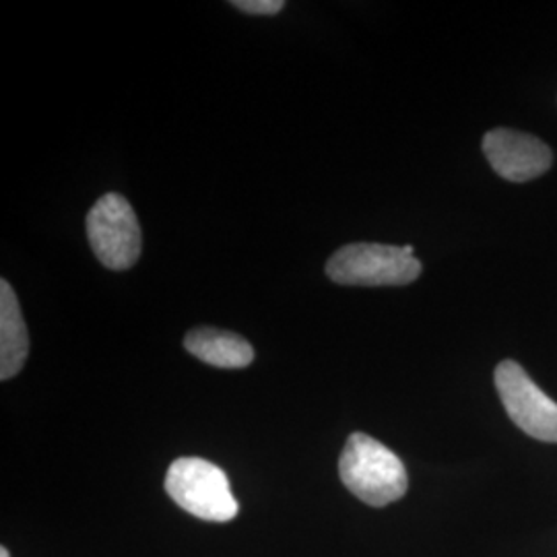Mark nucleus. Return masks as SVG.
<instances>
[{
    "mask_svg": "<svg viewBox=\"0 0 557 557\" xmlns=\"http://www.w3.org/2000/svg\"><path fill=\"white\" fill-rule=\"evenodd\" d=\"M326 275L338 285L354 287H398L421 275V262L413 246L349 244L326 262Z\"/></svg>",
    "mask_w": 557,
    "mask_h": 557,
    "instance_id": "f03ea898",
    "label": "nucleus"
},
{
    "mask_svg": "<svg viewBox=\"0 0 557 557\" xmlns=\"http://www.w3.org/2000/svg\"><path fill=\"white\" fill-rule=\"evenodd\" d=\"M190 356L223 370H239L255 361V349L244 337L230 331L200 326L184 337Z\"/></svg>",
    "mask_w": 557,
    "mask_h": 557,
    "instance_id": "0eeeda50",
    "label": "nucleus"
},
{
    "mask_svg": "<svg viewBox=\"0 0 557 557\" xmlns=\"http://www.w3.org/2000/svg\"><path fill=\"white\" fill-rule=\"evenodd\" d=\"M165 492L182 510L209 522H227L238 515L227 475L205 458L174 460L165 475Z\"/></svg>",
    "mask_w": 557,
    "mask_h": 557,
    "instance_id": "7ed1b4c3",
    "label": "nucleus"
},
{
    "mask_svg": "<svg viewBox=\"0 0 557 557\" xmlns=\"http://www.w3.org/2000/svg\"><path fill=\"white\" fill-rule=\"evenodd\" d=\"M483 153L502 178L529 182L543 176L554 153L543 140L510 128H496L483 137Z\"/></svg>",
    "mask_w": 557,
    "mask_h": 557,
    "instance_id": "423d86ee",
    "label": "nucleus"
},
{
    "mask_svg": "<svg viewBox=\"0 0 557 557\" xmlns=\"http://www.w3.org/2000/svg\"><path fill=\"white\" fill-rule=\"evenodd\" d=\"M232 4L248 15H277L285 7L283 0H236Z\"/></svg>",
    "mask_w": 557,
    "mask_h": 557,
    "instance_id": "1a4fd4ad",
    "label": "nucleus"
},
{
    "mask_svg": "<svg viewBox=\"0 0 557 557\" xmlns=\"http://www.w3.org/2000/svg\"><path fill=\"white\" fill-rule=\"evenodd\" d=\"M345 487L368 506L382 508L403 498L409 478L403 460L368 434H351L338 460Z\"/></svg>",
    "mask_w": 557,
    "mask_h": 557,
    "instance_id": "f257e3e1",
    "label": "nucleus"
},
{
    "mask_svg": "<svg viewBox=\"0 0 557 557\" xmlns=\"http://www.w3.org/2000/svg\"><path fill=\"white\" fill-rule=\"evenodd\" d=\"M87 238L101 264L126 271L140 257L143 236L131 202L116 193L103 195L87 215Z\"/></svg>",
    "mask_w": 557,
    "mask_h": 557,
    "instance_id": "20e7f679",
    "label": "nucleus"
},
{
    "mask_svg": "<svg viewBox=\"0 0 557 557\" xmlns=\"http://www.w3.org/2000/svg\"><path fill=\"white\" fill-rule=\"evenodd\" d=\"M496 388L506 413L531 438L557 442V403L547 397L517 361L496 368Z\"/></svg>",
    "mask_w": 557,
    "mask_h": 557,
    "instance_id": "39448f33",
    "label": "nucleus"
},
{
    "mask_svg": "<svg viewBox=\"0 0 557 557\" xmlns=\"http://www.w3.org/2000/svg\"><path fill=\"white\" fill-rule=\"evenodd\" d=\"M29 337L20 299L7 278L0 281V379L17 376L27 361Z\"/></svg>",
    "mask_w": 557,
    "mask_h": 557,
    "instance_id": "6e6552de",
    "label": "nucleus"
},
{
    "mask_svg": "<svg viewBox=\"0 0 557 557\" xmlns=\"http://www.w3.org/2000/svg\"><path fill=\"white\" fill-rule=\"evenodd\" d=\"M0 557H11V554H9V549H7V547H2V549H0Z\"/></svg>",
    "mask_w": 557,
    "mask_h": 557,
    "instance_id": "9d476101",
    "label": "nucleus"
}]
</instances>
